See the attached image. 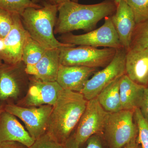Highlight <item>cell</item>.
<instances>
[{
	"instance_id": "7a4b0ae2",
	"label": "cell",
	"mask_w": 148,
	"mask_h": 148,
	"mask_svg": "<svg viewBox=\"0 0 148 148\" xmlns=\"http://www.w3.org/2000/svg\"><path fill=\"white\" fill-rule=\"evenodd\" d=\"M87 102L81 92L62 90L53 106L47 133L56 142L64 145L76 127Z\"/></svg>"
},
{
	"instance_id": "f1b7e54d",
	"label": "cell",
	"mask_w": 148,
	"mask_h": 148,
	"mask_svg": "<svg viewBox=\"0 0 148 148\" xmlns=\"http://www.w3.org/2000/svg\"><path fill=\"white\" fill-rule=\"evenodd\" d=\"M0 148H28L18 142L5 141L0 142Z\"/></svg>"
},
{
	"instance_id": "9c48e42d",
	"label": "cell",
	"mask_w": 148,
	"mask_h": 148,
	"mask_svg": "<svg viewBox=\"0 0 148 148\" xmlns=\"http://www.w3.org/2000/svg\"><path fill=\"white\" fill-rule=\"evenodd\" d=\"M126 50L122 47L117 49L110 63L104 69L95 73L86 84L81 93L87 101L97 97L107 86L125 73Z\"/></svg>"
},
{
	"instance_id": "836d02e7",
	"label": "cell",
	"mask_w": 148,
	"mask_h": 148,
	"mask_svg": "<svg viewBox=\"0 0 148 148\" xmlns=\"http://www.w3.org/2000/svg\"><path fill=\"white\" fill-rule=\"evenodd\" d=\"M71 1H72L74 2H78V0H71Z\"/></svg>"
},
{
	"instance_id": "5b68a950",
	"label": "cell",
	"mask_w": 148,
	"mask_h": 148,
	"mask_svg": "<svg viewBox=\"0 0 148 148\" xmlns=\"http://www.w3.org/2000/svg\"><path fill=\"white\" fill-rule=\"evenodd\" d=\"M134 113V110H122L109 114L102 135L109 148H122L137 138Z\"/></svg>"
},
{
	"instance_id": "e575fe53",
	"label": "cell",
	"mask_w": 148,
	"mask_h": 148,
	"mask_svg": "<svg viewBox=\"0 0 148 148\" xmlns=\"http://www.w3.org/2000/svg\"><path fill=\"white\" fill-rule=\"evenodd\" d=\"M3 62H2V61L1 60V59H0V66H1V65H2V64H3Z\"/></svg>"
},
{
	"instance_id": "52a82bcc",
	"label": "cell",
	"mask_w": 148,
	"mask_h": 148,
	"mask_svg": "<svg viewBox=\"0 0 148 148\" xmlns=\"http://www.w3.org/2000/svg\"><path fill=\"white\" fill-rule=\"evenodd\" d=\"M110 113L103 108L97 98L88 101L75 132L68 140L80 147L92 135L102 136Z\"/></svg>"
},
{
	"instance_id": "f546056e",
	"label": "cell",
	"mask_w": 148,
	"mask_h": 148,
	"mask_svg": "<svg viewBox=\"0 0 148 148\" xmlns=\"http://www.w3.org/2000/svg\"><path fill=\"white\" fill-rule=\"evenodd\" d=\"M122 148H142L140 143H138L137 138L127 143Z\"/></svg>"
},
{
	"instance_id": "1f68e13d",
	"label": "cell",
	"mask_w": 148,
	"mask_h": 148,
	"mask_svg": "<svg viewBox=\"0 0 148 148\" xmlns=\"http://www.w3.org/2000/svg\"><path fill=\"white\" fill-rule=\"evenodd\" d=\"M4 106L3 105L0 104V114H1L3 111L4 110Z\"/></svg>"
},
{
	"instance_id": "8fae6325",
	"label": "cell",
	"mask_w": 148,
	"mask_h": 148,
	"mask_svg": "<svg viewBox=\"0 0 148 148\" xmlns=\"http://www.w3.org/2000/svg\"><path fill=\"white\" fill-rule=\"evenodd\" d=\"M63 90L56 81H42L30 75L26 95L15 105L24 107L53 106Z\"/></svg>"
},
{
	"instance_id": "603a6c76",
	"label": "cell",
	"mask_w": 148,
	"mask_h": 148,
	"mask_svg": "<svg viewBox=\"0 0 148 148\" xmlns=\"http://www.w3.org/2000/svg\"><path fill=\"white\" fill-rule=\"evenodd\" d=\"M134 117L138 127V143L142 148H148V122L143 116L139 108L134 110Z\"/></svg>"
},
{
	"instance_id": "8992f818",
	"label": "cell",
	"mask_w": 148,
	"mask_h": 148,
	"mask_svg": "<svg viewBox=\"0 0 148 148\" xmlns=\"http://www.w3.org/2000/svg\"><path fill=\"white\" fill-rule=\"evenodd\" d=\"M117 49L79 46L59 48L60 64L66 66H83L97 69L105 68L113 59Z\"/></svg>"
},
{
	"instance_id": "cb8c5ba5",
	"label": "cell",
	"mask_w": 148,
	"mask_h": 148,
	"mask_svg": "<svg viewBox=\"0 0 148 148\" xmlns=\"http://www.w3.org/2000/svg\"><path fill=\"white\" fill-rule=\"evenodd\" d=\"M131 9L136 24L148 19V0H125Z\"/></svg>"
},
{
	"instance_id": "484cf974",
	"label": "cell",
	"mask_w": 148,
	"mask_h": 148,
	"mask_svg": "<svg viewBox=\"0 0 148 148\" xmlns=\"http://www.w3.org/2000/svg\"><path fill=\"white\" fill-rule=\"evenodd\" d=\"M28 148H66L65 145L56 142L47 132L36 139Z\"/></svg>"
},
{
	"instance_id": "4316f807",
	"label": "cell",
	"mask_w": 148,
	"mask_h": 148,
	"mask_svg": "<svg viewBox=\"0 0 148 148\" xmlns=\"http://www.w3.org/2000/svg\"><path fill=\"white\" fill-rule=\"evenodd\" d=\"M102 136L100 135H95L90 137L86 141V147L84 148H103ZM66 148H80L74 145L67 140L64 144Z\"/></svg>"
},
{
	"instance_id": "3957f363",
	"label": "cell",
	"mask_w": 148,
	"mask_h": 148,
	"mask_svg": "<svg viewBox=\"0 0 148 148\" xmlns=\"http://www.w3.org/2000/svg\"><path fill=\"white\" fill-rule=\"evenodd\" d=\"M58 12V5L47 2L40 8H28L21 15L22 23L30 36L47 49L75 47L60 42L54 36Z\"/></svg>"
},
{
	"instance_id": "44dd1931",
	"label": "cell",
	"mask_w": 148,
	"mask_h": 148,
	"mask_svg": "<svg viewBox=\"0 0 148 148\" xmlns=\"http://www.w3.org/2000/svg\"><path fill=\"white\" fill-rule=\"evenodd\" d=\"M130 49H148V19L136 24L132 36Z\"/></svg>"
},
{
	"instance_id": "7402d4cb",
	"label": "cell",
	"mask_w": 148,
	"mask_h": 148,
	"mask_svg": "<svg viewBox=\"0 0 148 148\" xmlns=\"http://www.w3.org/2000/svg\"><path fill=\"white\" fill-rule=\"evenodd\" d=\"M29 7L39 8L42 6L33 0H0V8L20 16L26 9Z\"/></svg>"
},
{
	"instance_id": "ffe728a7",
	"label": "cell",
	"mask_w": 148,
	"mask_h": 148,
	"mask_svg": "<svg viewBox=\"0 0 148 148\" xmlns=\"http://www.w3.org/2000/svg\"><path fill=\"white\" fill-rule=\"evenodd\" d=\"M47 50L29 35L23 47L21 61L26 67L34 66L40 61Z\"/></svg>"
},
{
	"instance_id": "d6986e66",
	"label": "cell",
	"mask_w": 148,
	"mask_h": 148,
	"mask_svg": "<svg viewBox=\"0 0 148 148\" xmlns=\"http://www.w3.org/2000/svg\"><path fill=\"white\" fill-rule=\"evenodd\" d=\"M121 77L105 88L96 97L103 108L109 113L116 112L122 110L119 91Z\"/></svg>"
},
{
	"instance_id": "ac0fdd59",
	"label": "cell",
	"mask_w": 148,
	"mask_h": 148,
	"mask_svg": "<svg viewBox=\"0 0 148 148\" xmlns=\"http://www.w3.org/2000/svg\"><path fill=\"white\" fill-rule=\"evenodd\" d=\"M146 86L134 82L125 74L121 77L120 95L122 110H135L140 108Z\"/></svg>"
},
{
	"instance_id": "4dcf8cb0",
	"label": "cell",
	"mask_w": 148,
	"mask_h": 148,
	"mask_svg": "<svg viewBox=\"0 0 148 148\" xmlns=\"http://www.w3.org/2000/svg\"><path fill=\"white\" fill-rule=\"evenodd\" d=\"M46 1H47V2L50 3L51 4L58 6L63 3L68 1H71V0H46Z\"/></svg>"
},
{
	"instance_id": "83f0119b",
	"label": "cell",
	"mask_w": 148,
	"mask_h": 148,
	"mask_svg": "<svg viewBox=\"0 0 148 148\" xmlns=\"http://www.w3.org/2000/svg\"><path fill=\"white\" fill-rule=\"evenodd\" d=\"M139 108L143 116L148 122V85L145 89L143 100Z\"/></svg>"
},
{
	"instance_id": "9a60e30c",
	"label": "cell",
	"mask_w": 148,
	"mask_h": 148,
	"mask_svg": "<svg viewBox=\"0 0 148 148\" xmlns=\"http://www.w3.org/2000/svg\"><path fill=\"white\" fill-rule=\"evenodd\" d=\"M15 116L5 110L0 114V142H18L29 148L35 141Z\"/></svg>"
},
{
	"instance_id": "30bf717a",
	"label": "cell",
	"mask_w": 148,
	"mask_h": 148,
	"mask_svg": "<svg viewBox=\"0 0 148 148\" xmlns=\"http://www.w3.org/2000/svg\"><path fill=\"white\" fill-rule=\"evenodd\" d=\"M53 106L24 107L15 104L4 106L5 110L10 113L24 122L30 135L36 140L45 134Z\"/></svg>"
},
{
	"instance_id": "6da1fadb",
	"label": "cell",
	"mask_w": 148,
	"mask_h": 148,
	"mask_svg": "<svg viewBox=\"0 0 148 148\" xmlns=\"http://www.w3.org/2000/svg\"><path fill=\"white\" fill-rule=\"evenodd\" d=\"M116 8L114 0L92 5L80 4L71 1L63 3L58 6L54 34L62 35L78 30L90 32L101 19L113 15Z\"/></svg>"
},
{
	"instance_id": "d6a6232c",
	"label": "cell",
	"mask_w": 148,
	"mask_h": 148,
	"mask_svg": "<svg viewBox=\"0 0 148 148\" xmlns=\"http://www.w3.org/2000/svg\"><path fill=\"white\" fill-rule=\"evenodd\" d=\"M121 1V0H114L115 3H116V5L118 4L119 3V2L120 1Z\"/></svg>"
},
{
	"instance_id": "ba28073f",
	"label": "cell",
	"mask_w": 148,
	"mask_h": 148,
	"mask_svg": "<svg viewBox=\"0 0 148 148\" xmlns=\"http://www.w3.org/2000/svg\"><path fill=\"white\" fill-rule=\"evenodd\" d=\"M60 42L74 46L103 47L116 49L123 47L110 16L105 18L104 24L98 29L84 34L74 35L71 33L61 35L58 38Z\"/></svg>"
},
{
	"instance_id": "d4e9b609",
	"label": "cell",
	"mask_w": 148,
	"mask_h": 148,
	"mask_svg": "<svg viewBox=\"0 0 148 148\" xmlns=\"http://www.w3.org/2000/svg\"><path fill=\"white\" fill-rule=\"evenodd\" d=\"M14 13L0 8V38L4 39L12 29Z\"/></svg>"
},
{
	"instance_id": "2e32d148",
	"label": "cell",
	"mask_w": 148,
	"mask_h": 148,
	"mask_svg": "<svg viewBox=\"0 0 148 148\" xmlns=\"http://www.w3.org/2000/svg\"><path fill=\"white\" fill-rule=\"evenodd\" d=\"M125 75L134 82L148 85V49H130L126 51Z\"/></svg>"
},
{
	"instance_id": "7c38bea8",
	"label": "cell",
	"mask_w": 148,
	"mask_h": 148,
	"mask_svg": "<svg viewBox=\"0 0 148 148\" xmlns=\"http://www.w3.org/2000/svg\"><path fill=\"white\" fill-rule=\"evenodd\" d=\"M29 35L22 23L21 16L14 14L13 27L3 40L0 59L3 63L13 65L22 61L23 47Z\"/></svg>"
},
{
	"instance_id": "5bb4252c",
	"label": "cell",
	"mask_w": 148,
	"mask_h": 148,
	"mask_svg": "<svg viewBox=\"0 0 148 148\" xmlns=\"http://www.w3.org/2000/svg\"><path fill=\"white\" fill-rule=\"evenodd\" d=\"M96 69L60 65L56 81L64 90L81 92Z\"/></svg>"
},
{
	"instance_id": "e0dca14e",
	"label": "cell",
	"mask_w": 148,
	"mask_h": 148,
	"mask_svg": "<svg viewBox=\"0 0 148 148\" xmlns=\"http://www.w3.org/2000/svg\"><path fill=\"white\" fill-rule=\"evenodd\" d=\"M59 53V48L48 49L36 64L26 67L27 73L42 81H56L61 65Z\"/></svg>"
},
{
	"instance_id": "4fadbf2b",
	"label": "cell",
	"mask_w": 148,
	"mask_h": 148,
	"mask_svg": "<svg viewBox=\"0 0 148 148\" xmlns=\"http://www.w3.org/2000/svg\"><path fill=\"white\" fill-rule=\"evenodd\" d=\"M110 17L121 44L127 51L136 24L132 10L125 0L119 2L115 12Z\"/></svg>"
},
{
	"instance_id": "277c9868",
	"label": "cell",
	"mask_w": 148,
	"mask_h": 148,
	"mask_svg": "<svg viewBox=\"0 0 148 148\" xmlns=\"http://www.w3.org/2000/svg\"><path fill=\"white\" fill-rule=\"evenodd\" d=\"M26 68L22 61L0 66V104H16L26 95L30 77Z\"/></svg>"
}]
</instances>
